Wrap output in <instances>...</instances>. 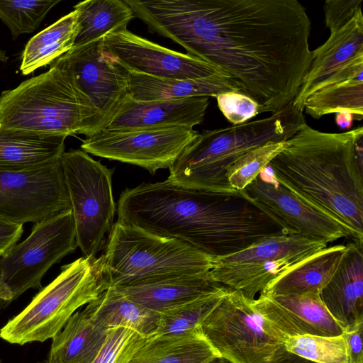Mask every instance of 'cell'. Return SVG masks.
<instances>
[{
  "label": "cell",
  "mask_w": 363,
  "mask_h": 363,
  "mask_svg": "<svg viewBox=\"0 0 363 363\" xmlns=\"http://www.w3.org/2000/svg\"><path fill=\"white\" fill-rule=\"evenodd\" d=\"M142 21L239 82L262 113L294 101L312 60L296 0H151Z\"/></svg>",
  "instance_id": "6da1fadb"
},
{
  "label": "cell",
  "mask_w": 363,
  "mask_h": 363,
  "mask_svg": "<svg viewBox=\"0 0 363 363\" xmlns=\"http://www.w3.org/2000/svg\"><path fill=\"white\" fill-rule=\"evenodd\" d=\"M117 222L179 241L211 258L286 233L241 193L189 187L167 179L125 189Z\"/></svg>",
  "instance_id": "7a4b0ae2"
},
{
  "label": "cell",
  "mask_w": 363,
  "mask_h": 363,
  "mask_svg": "<svg viewBox=\"0 0 363 363\" xmlns=\"http://www.w3.org/2000/svg\"><path fill=\"white\" fill-rule=\"evenodd\" d=\"M361 135L362 127L332 133L306 124L285 141L267 167L282 186L363 243L362 169L354 154Z\"/></svg>",
  "instance_id": "3957f363"
},
{
  "label": "cell",
  "mask_w": 363,
  "mask_h": 363,
  "mask_svg": "<svg viewBox=\"0 0 363 363\" xmlns=\"http://www.w3.org/2000/svg\"><path fill=\"white\" fill-rule=\"evenodd\" d=\"M306 124L303 111L291 101L269 117L204 130L170 167L167 179L189 187L236 193L226 177L230 166L255 148L286 141Z\"/></svg>",
  "instance_id": "277c9868"
},
{
  "label": "cell",
  "mask_w": 363,
  "mask_h": 363,
  "mask_svg": "<svg viewBox=\"0 0 363 363\" xmlns=\"http://www.w3.org/2000/svg\"><path fill=\"white\" fill-rule=\"evenodd\" d=\"M104 128L92 101L57 66L0 94V130L88 138Z\"/></svg>",
  "instance_id": "5b68a950"
},
{
  "label": "cell",
  "mask_w": 363,
  "mask_h": 363,
  "mask_svg": "<svg viewBox=\"0 0 363 363\" xmlns=\"http://www.w3.org/2000/svg\"><path fill=\"white\" fill-rule=\"evenodd\" d=\"M101 257L109 287L207 274L213 259L176 240L117 221L108 235Z\"/></svg>",
  "instance_id": "8992f818"
},
{
  "label": "cell",
  "mask_w": 363,
  "mask_h": 363,
  "mask_svg": "<svg viewBox=\"0 0 363 363\" xmlns=\"http://www.w3.org/2000/svg\"><path fill=\"white\" fill-rule=\"evenodd\" d=\"M108 287L101 255L79 257L61 267L57 278L0 329V337L21 345L52 338L78 308Z\"/></svg>",
  "instance_id": "52a82bcc"
},
{
  "label": "cell",
  "mask_w": 363,
  "mask_h": 363,
  "mask_svg": "<svg viewBox=\"0 0 363 363\" xmlns=\"http://www.w3.org/2000/svg\"><path fill=\"white\" fill-rule=\"evenodd\" d=\"M61 164L72 205L77 246L84 257H95L105 246L106 235L114 224V169L107 168L82 149L65 152Z\"/></svg>",
  "instance_id": "ba28073f"
},
{
  "label": "cell",
  "mask_w": 363,
  "mask_h": 363,
  "mask_svg": "<svg viewBox=\"0 0 363 363\" xmlns=\"http://www.w3.org/2000/svg\"><path fill=\"white\" fill-rule=\"evenodd\" d=\"M72 211L35 223L30 234L0 258V308L29 289L41 288L47 271L77 247Z\"/></svg>",
  "instance_id": "9c48e42d"
},
{
  "label": "cell",
  "mask_w": 363,
  "mask_h": 363,
  "mask_svg": "<svg viewBox=\"0 0 363 363\" xmlns=\"http://www.w3.org/2000/svg\"><path fill=\"white\" fill-rule=\"evenodd\" d=\"M200 327L218 355L229 363H269L286 340L250 299L231 289Z\"/></svg>",
  "instance_id": "30bf717a"
},
{
  "label": "cell",
  "mask_w": 363,
  "mask_h": 363,
  "mask_svg": "<svg viewBox=\"0 0 363 363\" xmlns=\"http://www.w3.org/2000/svg\"><path fill=\"white\" fill-rule=\"evenodd\" d=\"M199 133L188 126L106 130L86 138L81 148L86 153L139 166L154 174L169 169Z\"/></svg>",
  "instance_id": "8fae6325"
},
{
  "label": "cell",
  "mask_w": 363,
  "mask_h": 363,
  "mask_svg": "<svg viewBox=\"0 0 363 363\" xmlns=\"http://www.w3.org/2000/svg\"><path fill=\"white\" fill-rule=\"evenodd\" d=\"M69 211L61 157L38 168L0 172L1 218L35 223Z\"/></svg>",
  "instance_id": "7c38bea8"
},
{
  "label": "cell",
  "mask_w": 363,
  "mask_h": 363,
  "mask_svg": "<svg viewBox=\"0 0 363 363\" xmlns=\"http://www.w3.org/2000/svg\"><path fill=\"white\" fill-rule=\"evenodd\" d=\"M50 65L63 69L90 99L104 128L129 95V71L107 50L104 37L73 47Z\"/></svg>",
  "instance_id": "4fadbf2b"
},
{
  "label": "cell",
  "mask_w": 363,
  "mask_h": 363,
  "mask_svg": "<svg viewBox=\"0 0 363 363\" xmlns=\"http://www.w3.org/2000/svg\"><path fill=\"white\" fill-rule=\"evenodd\" d=\"M242 195L293 234L331 242L342 238L352 239L338 222L298 199L279 184L269 168H264L242 191Z\"/></svg>",
  "instance_id": "5bb4252c"
},
{
  "label": "cell",
  "mask_w": 363,
  "mask_h": 363,
  "mask_svg": "<svg viewBox=\"0 0 363 363\" xmlns=\"http://www.w3.org/2000/svg\"><path fill=\"white\" fill-rule=\"evenodd\" d=\"M104 43L111 55L129 71L178 79H201L225 74L197 57L162 47L128 29L106 34L104 36Z\"/></svg>",
  "instance_id": "9a60e30c"
},
{
  "label": "cell",
  "mask_w": 363,
  "mask_h": 363,
  "mask_svg": "<svg viewBox=\"0 0 363 363\" xmlns=\"http://www.w3.org/2000/svg\"><path fill=\"white\" fill-rule=\"evenodd\" d=\"M250 303L286 339L303 335L337 336L343 333L320 295L274 296L261 292L257 298L250 299Z\"/></svg>",
  "instance_id": "2e32d148"
},
{
  "label": "cell",
  "mask_w": 363,
  "mask_h": 363,
  "mask_svg": "<svg viewBox=\"0 0 363 363\" xmlns=\"http://www.w3.org/2000/svg\"><path fill=\"white\" fill-rule=\"evenodd\" d=\"M312 60L305 74L294 106L303 111L304 103L312 94L342 69L363 62V16L362 10L345 26L331 30L328 40L311 51Z\"/></svg>",
  "instance_id": "e0dca14e"
},
{
  "label": "cell",
  "mask_w": 363,
  "mask_h": 363,
  "mask_svg": "<svg viewBox=\"0 0 363 363\" xmlns=\"http://www.w3.org/2000/svg\"><path fill=\"white\" fill-rule=\"evenodd\" d=\"M208 104L207 96L138 101L128 95L104 129L116 130L177 125L193 128L203 121Z\"/></svg>",
  "instance_id": "ac0fdd59"
},
{
  "label": "cell",
  "mask_w": 363,
  "mask_h": 363,
  "mask_svg": "<svg viewBox=\"0 0 363 363\" xmlns=\"http://www.w3.org/2000/svg\"><path fill=\"white\" fill-rule=\"evenodd\" d=\"M346 247L335 272L320 294L343 332L363 323V243L353 241Z\"/></svg>",
  "instance_id": "d6986e66"
},
{
  "label": "cell",
  "mask_w": 363,
  "mask_h": 363,
  "mask_svg": "<svg viewBox=\"0 0 363 363\" xmlns=\"http://www.w3.org/2000/svg\"><path fill=\"white\" fill-rule=\"evenodd\" d=\"M128 91L133 100L156 101L199 96L216 97L229 91L242 93V88L239 82L225 74L201 79H178L129 71Z\"/></svg>",
  "instance_id": "ffe728a7"
},
{
  "label": "cell",
  "mask_w": 363,
  "mask_h": 363,
  "mask_svg": "<svg viewBox=\"0 0 363 363\" xmlns=\"http://www.w3.org/2000/svg\"><path fill=\"white\" fill-rule=\"evenodd\" d=\"M208 273L184 274L113 288L129 300L161 313L216 291L223 286L213 281Z\"/></svg>",
  "instance_id": "44dd1931"
},
{
  "label": "cell",
  "mask_w": 363,
  "mask_h": 363,
  "mask_svg": "<svg viewBox=\"0 0 363 363\" xmlns=\"http://www.w3.org/2000/svg\"><path fill=\"white\" fill-rule=\"evenodd\" d=\"M346 245L326 247L296 263L271 281L264 290L274 296L320 295L341 262Z\"/></svg>",
  "instance_id": "7402d4cb"
},
{
  "label": "cell",
  "mask_w": 363,
  "mask_h": 363,
  "mask_svg": "<svg viewBox=\"0 0 363 363\" xmlns=\"http://www.w3.org/2000/svg\"><path fill=\"white\" fill-rule=\"evenodd\" d=\"M67 137L0 130V172L38 168L60 159Z\"/></svg>",
  "instance_id": "603a6c76"
},
{
  "label": "cell",
  "mask_w": 363,
  "mask_h": 363,
  "mask_svg": "<svg viewBox=\"0 0 363 363\" xmlns=\"http://www.w3.org/2000/svg\"><path fill=\"white\" fill-rule=\"evenodd\" d=\"M106 331L85 309L74 313L52 338L47 363H93L104 345Z\"/></svg>",
  "instance_id": "cb8c5ba5"
},
{
  "label": "cell",
  "mask_w": 363,
  "mask_h": 363,
  "mask_svg": "<svg viewBox=\"0 0 363 363\" xmlns=\"http://www.w3.org/2000/svg\"><path fill=\"white\" fill-rule=\"evenodd\" d=\"M84 309L106 329L124 327L148 339L157 334L160 313L138 304L113 287H108Z\"/></svg>",
  "instance_id": "d4e9b609"
},
{
  "label": "cell",
  "mask_w": 363,
  "mask_h": 363,
  "mask_svg": "<svg viewBox=\"0 0 363 363\" xmlns=\"http://www.w3.org/2000/svg\"><path fill=\"white\" fill-rule=\"evenodd\" d=\"M220 357L199 330L147 339L130 363H210Z\"/></svg>",
  "instance_id": "484cf974"
},
{
  "label": "cell",
  "mask_w": 363,
  "mask_h": 363,
  "mask_svg": "<svg viewBox=\"0 0 363 363\" xmlns=\"http://www.w3.org/2000/svg\"><path fill=\"white\" fill-rule=\"evenodd\" d=\"M327 244L319 239L283 233L264 238L234 254L214 258L213 265H230L284 258L301 261L326 247Z\"/></svg>",
  "instance_id": "4316f807"
},
{
  "label": "cell",
  "mask_w": 363,
  "mask_h": 363,
  "mask_svg": "<svg viewBox=\"0 0 363 363\" xmlns=\"http://www.w3.org/2000/svg\"><path fill=\"white\" fill-rule=\"evenodd\" d=\"M79 31L78 13L74 10L34 35L21 55L20 71L28 75L50 65L72 49Z\"/></svg>",
  "instance_id": "83f0119b"
},
{
  "label": "cell",
  "mask_w": 363,
  "mask_h": 363,
  "mask_svg": "<svg viewBox=\"0 0 363 363\" xmlns=\"http://www.w3.org/2000/svg\"><path fill=\"white\" fill-rule=\"evenodd\" d=\"M78 13L79 31L74 46L96 40L106 34L127 29L135 18L125 0H86L74 6Z\"/></svg>",
  "instance_id": "f1b7e54d"
},
{
  "label": "cell",
  "mask_w": 363,
  "mask_h": 363,
  "mask_svg": "<svg viewBox=\"0 0 363 363\" xmlns=\"http://www.w3.org/2000/svg\"><path fill=\"white\" fill-rule=\"evenodd\" d=\"M303 109L316 119L330 113H349L362 120L363 76L320 89L307 98Z\"/></svg>",
  "instance_id": "f546056e"
},
{
  "label": "cell",
  "mask_w": 363,
  "mask_h": 363,
  "mask_svg": "<svg viewBox=\"0 0 363 363\" xmlns=\"http://www.w3.org/2000/svg\"><path fill=\"white\" fill-rule=\"evenodd\" d=\"M229 290L223 286L216 291L161 313L155 335H179L199 330Z\"/></svg>",
  "instance_id": "4dcf8cb0"
},
{
  "label": "cell",
  "mask_w": 363,
  "mask_h": 363,
  "mask_svg": "<svg viewBox=\"0 0 363 363\" xmlns=\"http://www.w3.org/2000/svg\"><path fill=\"white\" fill-rule=\"evenodd\" d=\"M284 348L315 363H349L343 335L337 336L303 335L288 337Z\"/></svg>",
  "instance_id": "1f68e13d"
},
{
  "label": "cell",
  "mask_w": 363,
  "mask_h": 363,
  "mask_svg": "<svg viewBox=\"0 0 363 363\" xmlns=\"http://www.w3.org/2000/svg\"><path fill=\"white\" fill-rule=\"evenodd\" d=\"M59 0H0V19L8 26L13 40L35 30Z\"/></svg>",
  "instance_id": "d6a6232c"
},
{
  "label": "cell",
  "mask_w": 363,
  "mask_h": 363,
  "mask_svg": "<svg viewBox=\"0 0 363 363\" xmlns=\"http://www.w3.org/2000/svg\"><path fill=\"white\" fill-rule=\"evenodd\" d=\"M284 144L285 142L269 143L240 157L227 169L226 177L230 186L235 191H242L267 167Z\"/></svg>",
  "instance_id": "836d02e7"
},
{
  "label": "cell",
  "mask_w": 363,
  "mask_h": 363,
  "mask_svg": "<svg viewBox=\"0 0 363 363\" xmlns=\"http://www.w3.org/2000/svg\"><path fill=\"white\" fill-rule=\"evenodd\" d=\"M147 338L124 327L108 328L104 345L93 363H130Z\"/></svg>",
  "instance_id": "e575fe53"
},
{
  "label": "cell",
  "mask_w": 363,
  "mask_h": 363,
  "mask_svg": "<svg viewBox=\"0 0 363 363\" xmlns=\"http://www.w3.org/2000/svg\"><path fill=\"white\" fill-rule=\"evenodd\" d=\"M216 98L219 109L233 125L245 123L249 119L262 113L258 103L242 92H225Z\"/></svg>",
  "instance_id": "d590c367"
},
{
  "label": "cell",
  "mask_w": 363,
  "mask_h": 363,
  "mask_svg": "<svg viewBox=\"0 0 363 363\" xmlns=\"http://www.w3.org/2000/svg\"><path fill=\"white\" fill-rule=\"evenodd\" d=\"M362 0H327L323 6L326 27L334 30L347 23L361 11Z\"/></svg>",
  "instance_id": "8d00e7d4"
},
{
  "label": "cell",
  "mask_w": 363,
  "mask_h": 363,
  "mask_svg": "<svg viewBox=\"0 0 363 363\" xmlns=\"http://www.w3.org/2000/svg\"><path fill=\"white\" fill-rule=\"evenodd\" d=\"M363 323L359 324L351 330L344 331V336L349 363H363L362 352Z\"/></svg>",
  "instance_id": "74e56055"
},
{
  "label": "cell",
  "mask_w": 363,
  "mask_h": 363,
  "mask_svg": "<svg viewBox=\"0 0 363 363\" xmlns=\"http://www.w3.org/2000/svg\"><path fill=\"white\" fill-rule=\"evenodd\" d=\"M23 232L22 224L12 223L0 218V256L17 243Z\"/></svg>",
  "instance_id": "f35d334b"
},
{
  "label": "cell",
  "mask_w": 363,
  "mask_h": 363,
  "mask_svg": "<svg viewBox=\"0 0 363 363\" xmlns=\"http://www.w3.org/2000/svg\"><path fill=\"white\" fill-rule=\"evenodd\" d=\"M269 363H315L288 352L281 345Z\"/></svg>",
  "instance_id": "ab89813d"
},
{
  "label": "cell",
  "mask_w": 363,
  "mask_h": 363,
  "mask_svg": "<svg viewBox=\"0 0 363 363\" xmlns=\"http://www.w3.org/2000/svg\"><path fill=\"white\" fill-rule=\"evenodd\" d=\"M354 119L353 115L349 113H339L336 116V123L342 128H350Z\"/></svg>",
  "instance_id": "60d3db41"
},
{
  "label": "cell",
  "mask_w": 363,
  "mask_h": 363,
  "mask_svg": "<svg viewBox=\"0 0 363 363\" xmlns=\"http://www.w3.org/2000/svg\"><path fill=\"white\" fill-rule=\"evenodd\" d=\"M9 60L6 52L0 48V62H6Z\"/></svg>",
  "instance_id": "b9f144b4"
},
{
  "label": "cell",
  "mask_w": 363,
  "mask_h": 363,
  "mask_svg": "<svg viewBox=\"0 0 363 363\" xmlns=\"http://www.w3.org/2000/svg\"><path fill=\"white\" fill-rule=\"evenodd\" d=\"M210 363H229V362L221 357H217L215 359H213L212 362H211Z\"/></svg>",
  "instance_id": "7bdbcfd3"
},
{
  "label": "cell",
  "mask_w": 363,
  "mask_h": 363,
  "mask_svg": "<svg viewBox=\"0 0 363 363\" xmlns=\"http://www.w3.org/2000/svg\"><path fill=\"white\" fill-rule=\"evenodd\" d=\"M44 363H47V362H44Z\"/></svg>",
  "instance_id": "ee69618b"
}]
</instances>
